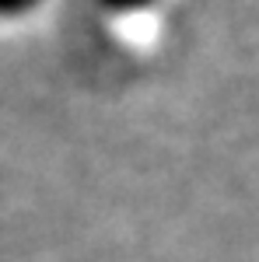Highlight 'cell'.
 Instances as JSON below:
<instances>
[{
	"mask_svg": "<svg viewBox=\"0 0 259 262\" xmlns=\"http://www.w3.org/2000/svg\"><path fill=\"white\" fill-rule=\"evenodd\" d=\"M42 0H0V21H14V18H25L39 7Z\"/></svg>",
	"mask_w": 259,
	"mask_h": 262,
	"instance_id": "cell-1",
	"label": "cell"
},
{
	"mask_svg": "<svg viewBox=\"0 0 259 262\" xmlns=\"http://www.w3.org/2000/svg\"><path fill=\"white\" fill-rule=\"evenodd\" d=\"M105 11H112V14H140V11H147V7H154L158 0H98Z\"/></svg>",
	"mask_w": 259,
	"mask_h": 262,
	"instance_id": "cell-2",
	"label": "cell"
}]
</instances>
